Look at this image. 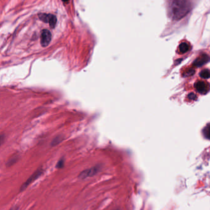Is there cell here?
<instances>
[{"instance_id":"6da1fadb","label":"cell","mask_w":210,"mask_h":210,"mask_svg":"<svg viewBox=\"0 0 210 210\" xmlns=\"http://www.w3.org/2000/svg\"><path fill=\"white\" fill-rule=\"evenodd\" d=\"M191 9V4L186 1H174L170 5V13L174 20H180L184 17Z\"/></svg>"},{"instance_id":"7a4b0ae2","label":"cell","mask_w":210,"mask_h":210,"mask_svg":"<svg viewBox=\"0 0 210 210\" xmlns=\"http://www.w3.org/2000/svg\"><path fill=\"white\" fill-rule=\"evenodd\" d=\"M43 172V169L42 168L38 169L36 171H35L31 176L22 184V186L20 187V192L24 190L28 186H30L33 182H34L35 180L37 179L41 175Z\"/></svg>"},{"instance_id":"3957f363","label":"cell","mask_w":210,"mask_h":210,"mask_svg":"<svg viewBox=\"0 0 210 210\" xmlns=\"http://www.w3.org/2000/svg\"><path fill=\"white\" fill-rule=\"evenodd\" d=\"M38 17L41 21L45 23H49L51 28H54L55 27L57 23V17L54 15L41 13L38 14Z\"/></svg>"},{"instance_id":"277c9868","label":"cell","mask_w":210,"mask_h":210,"mask_svg":"<svg viewBox=\"0 0 210 210\" xmlns=\"http://www.w3.org/2000/svg\"><path fill=\"white\" fill-rule=\"evenodd\" d=\"M100 171V168L97 166L92 167L82 171L79 175V178L81 179H84L88 178L94 176Z\"/></svg>"},{"instance_id":"5b68a950","label":"cell","mask_w":210,"mask_h":210,"mask_svg":"<svg viewBox=\"0 0 210 210\" xmlns=\"http://www.w3.org/2000/svg\"><path fill=\"white\" fill-rule=\"evenodd\" d=\"M52 38V34L49 30L44 29L42 31L41 34V45L43 47L47 46Z\"/></svg>"},{"instance_id":"8992f818","label":"cell","mask_w":210,"mask_h":210,"mask_svg":"<svg viewBox=\"0 0 210 210\" xmlns=\"http://www.w3.org/2000/svg\"><path fill=\"white\" fill-rule=\"evenodd\" d=\"M195 86L197 91L201 94H206L209 91V88H210L209 85L208 83L201 81L197 82L195 83Z\"/></svg>"},{"instance_id":"52a82bcc","label":"cell","mask_w":210,"mask_h":210,"mask_svg":"<svg viewBox=\"0 0 210 210\" xmlns=\"http://www.w3.org/2000/svg\"><path fill=\"white\" fill-rule=\"evenodd\" d=\"M209 60H210V57L208 55L203 54L200 56L198 58H197L194 62L193 64L196 67H201L204 64H205L206 63L208 62Z\"/></svg>"},{"instance_id":"ba28073f","label":"cell","mask_w":210,"mask_h":210,"mask_svg":"<svg viewBox=\"0 0 210 210\" xmlns=\"http://www.w3.org/2000/svg\"><path fill=\"white\" fill-rule=\"evenodd\" d=\"M202 133L205 138L210 140V123L206 125V126L203 128Z\"/></svg>"},{"instance_id":"9c48e42d","label":"cell","mask_w":210,"mask_h":210,"mask_svg":"<svg viewBox=\"0 0 210 210\" xmlns=\"http://www.w3.org/2000/svg\"><path fill=\"white\" fill-rule=\"evenodd\" d=\"M189 48L190 47H189V45H188V43H187L186 42H183L180 45L179 49H180V52L184 54V53L187 52L189 51Z\"/></svg>"},{"instance_id":"30bf717a","label":"cell","mask_w":210,"mask_h":210,"mask_svg":"<svg viewBox=\"0 0 210 210\" xmlns=\"http://www.w3.org/2000/svg\"><path fill=\"white\" fill-rule=\"evenodd\" d=\"M200 76L202 78L207 79V78L210 77V72H209V70H208V69L203 70V71L200 73Z\"/></svg>"},{"instance_id":"8fae6325","label":"cell","mask_w":210,"mask_h":210,"mask_svg":"<svg viewBox=\"0 0 210 210\" xmlns=\"http://www.w3.org/2000/svg\"><path fill=\"white\" fill-rule=\"evenodd\" d=\"M18 159H19V157H18V156H17V155H14V156H13L12 157H11L9 160V161H8V162L7 163V165L9 166H12V165H14V163H16L17 161H18Z\"/></svg>"},{"instance_id":"7c38bea8","label":"cell","mask_w":210,"mask_h":210,"mask_svg":"<svg viewBox=\"0 0 210 210\" xmlns=\"http://www.w3.org/2000/svg\"><path fill=\"white\" fill-rule=\"evenodd\" d=\"M194 72H195L194 70L190 69V70H189L188 71H187V72L185 73V74H186V77H189V76H191V75H194Z\"/></svg>"},{"instance_id":"4fadbf2b","label":"cell","mask_w":210,"mask_h":210,"mask_svg":"<svg viewBox=\"0 0 210 210\" xmlns=\"http://www.w3.org/2000/svg\"><path fill=\"white\" fill-rule=\"evenodd\" d=\"M188 97L191 100H195L197 99V96L194 93H190L188 95Z\"/></svg>"},{"instance_id":"5bb4252c","label":"cell","mask_w":210,"mask_h":210,"mask_svg":"<svg viewBox=\"0 0 210 210\" xmlns=\"http://www.w3.org/2000/svg\"><path fill=\"white\" fill-rule=\"evenodd\" d=\"M5 136L4 135H0V146H1L5 141Z\"/></svg>"},{"instance_id":"9a60e30c","label":"cell","mask_w":210,"mask_h":210,"mask_svg":"<svg viewBox=\"0 0 210 210\" xmlns=\"http://www.w3.org/2000/svg\"><path fill=\"white\" fill-rule=\"evenodd\" d=\"M63 165H64L63 161V160H60V161H59V162L58 163L57 166L58 168H62V167L63 166Z\"/></svg>"},{"instance_id":"2e32d148","label":"cell","mask_w":210,"mask_h":210,"mask_svg":"<svg viewBox=\"0 0 210 210\" xmlns=\"http://www.w3.org/2000/svg\"><path fill=\"white\" fill-rule=\"evenodd\" d=\"M18 208L17 207H13L11 209H10V210H17Z\"/></svg>"},{"instance_id":"e0dca14e","label":"cell","mask_w":210,"mask_h":210,"mask_svg":"<svg viewBox=\"0 0 210 210\" xmlns=\"http://www.w3.org/2000/svg\"><path fill=\"white\" fill-rule=\"evenodd\" d=\"M115 210H120L119 209H115Z\"/></svg>"}]
</instances>
